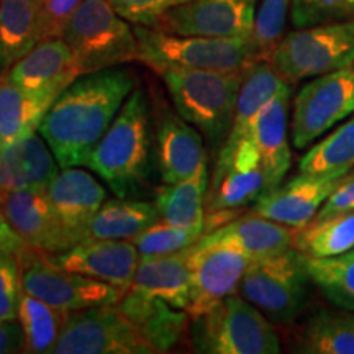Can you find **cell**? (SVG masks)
<instances>
[{
	"label": "cell",
	"instance_id": "cell-31",
	"mask_svg": "<svg viewBox=\"0 0 354 354\" xmlns=\"http://www.w3.org/2000/svg\"><path fill=\"white\" fill-rule=\"evenodd\" d=\"M69 312L24 292L19 305V322L24 331V353H53L63 333Z\"/></svg>",
	"mask_w": 354,
	"mask_h": 354
},
{
	"label": "cell",
	"instance_id": "cell-24",
	"mask_svg": "<svg viewBox=\"0 0 354 354\" xmlns=\"http://www.w3.org/2000/svg\"><path fill=\"white\" fill-rule=\"evenodd\" d=\"M56 174V158L39 133L17 145L0 146V192L46 189Z\"/></svg>",
	"mask_w": 354,
	"mask_h": 354
},
{
	"label": "cell",
	"instance_id": "cell-16",
	"mask_svg": "<svg viewBox=\"0 0 354 354\" xmlns=\"http://www.w3.org/2000/svg\"><path fill=\"white\" fill-rule=\"evenodd\" d=\"M344 174H304L264 192L253 205V214L299 230L310 223L330 194L342 184Z\"/></svg>",
	"mask_w": 354,
	"mask_h": 354
},
{
	"label": "cell",
	"instance_id": "cell-35",
	"mask_svg": "<svg viewBox=\"0 0 354 354\" xmlns=\"http://www.w3.org/2000/svg\"><path fill=\"white\" fill-rule=\"evenodd\" d=\"M310 279L336 307L354 312V248L330 258H307Z\"/></svg>",
	"mask_w": 354,
	"mask_h": 354
},
{
	"label": "cell",
	"instance_id": "cell-38",
	"mask_svg": "<svg viewBox=\"0 0 354 354\" xmlns=\"http://www.w3.org/2000/svg\"><path fill=\"white\" fill-rule=\"evenodd\" d=\"M290 20L295 28L354 20V0H292Z\"/></svg>",
	"mask_w": 354,
	"mask_h": 354
},
{
	"label": "cell",
	"instance_id": "cell-32",
	"mask_svg": "<svg viewBox=\"0 0 354 354\" xmlns=\"http://www.w3.org/2000/svg\"><path fill=\"white\" fill-rule=\"evenodd\" d=\"M307 258H330L346 253L354 248V210L312 220L295 230L294 245Z\"/></svg>",
	"mask_w": 354,
	"mask_h": 354
},
{
	"label": "cell",
	"instance_id": "cell-40",
	"mask_svg": "<svg viewBox=\"0 0 354 354\" xmlns=\"http://www.w3.org/2000/svg\"><path fill=\"white\" fill-rule=\"evenodd\" d=\"M185 2L189 0H110L115 10L120 13L123 19L135 25L149 26V28H153L166 12Z\"/></svg>",
	"mask_w": 354,
	"mask_h": 354
},
{
	"label": "cell",
	"instance_id": "cell-12",
	"mask_svg": "<svg viewBox=\"0 0 354 354\" xmlns=\"http://www.w3.org/2000/svg\"><path fill=\"white\" fill-rule=\"evenodd\" d=\"M354 113V66L323 74L300 88L292 112V143L305 149Z\"/></svg>",
	"mask_w": 354,
	"mask_h": 354
},
{
	"label": "cell",
	"instance_id": "cell-21",
	"mask_svg": "<svg viewBox=\"0 0 354 354\" xmlns=\"http://www.w3.org/2000/svg\"><path fill=\"white\" fill-rule=\"evenodd\" d=\"M115 307L136 326L141 336L151 344L154 353L169 351L189 333V313L161 299L127 290Z\"/></svg>",
	"mask_w": 354,
	"mask_h": 354
},
{
	"label": "cell",
	"instance_id": "cell-9",
	"mask_svg": "<svg viewBox=\"0 0 354 354\" xmlns=\"http://www.w3.org/2000/svg\"><path fill=\"white\" fill-rule=\"evenodd\" d=\"M17 258L24 292L64 312L115 305L127 292L97 279L68 271L53 263L48 254L26 246L17 253Z\"/></svg>",
	"mask_w": 354,
	"mask_h": 354
},
{
	"label": "cell",
	"instance_id": "cell-22",
	"mask_svg": "<svg viewBox=\"0 0 354 354\" xmlns=\"http://www.w3.org/2000/svg\"><path fill=\"white\" fill-rule=\"evenodd\" d=\"M290 84L261 110L251 128V140L256 145L261 166H263L268 190L282 183L290 167L292 153L287 138V117H289ZM266 190V192H268Z\"/></svg>",
	"mask_w": 354,
	"mask_h": 354
},
{
	"label": "cell",
	"instance_id": "cell-42",
	"mask_svg": "<svg viewBox=\"0 0 354 354\" xmlns=\"http://www.w3.org/2000/svg\"><path fill=\"white\" fill-rule=\"evenodd\" d=\"M354 210V177L346 176L342 180V184L336 187L330 197L326 198L322 209L318 210L313 220H323L328 216L346 214Z\"/></svg>",
	"mask_w": 354,
	"mask_h": 354
},
{
	"label": "cell",
	"instance_id": "cell-28",
	"mask_svg": "<svg viewBox=\"0 0 354 354\" xmlns=\"http://www.w3.org/2000/svg\"><path fill=\"white\" fill-rule=\"evenodd\" d=\"M209 166L197 174L156 189L159 218L167 223L205 234V197L209 189Z\"/></svg>",
	"mask_w": 354,
	"mask_h": 354
},
{
	"label": "cell",
	"instance_id": "cell-25",
	"mask_svg": "<svg viewBox=\"0 0 354 354\" xmlns=\"http://www.w3.org/2000/svg\"><path fill=\"white\" fill-rule=\"evenodd\" d=\"M56 99L35 95L0 74V146H12L33 136Z\"/></svg>",
	"mask_w": 354,
	"mask_h": 354
},
{
	"label": "cell",
	"instance_id": "cell-11",
	"mask_svg": "<svg viewBox=\"0 0 354 354\" xmlns=\"http://www.w3.org/2000/svg\"><path fill=\"white\" fill-rule=\"evenodd\" d=\"M251 258L232 241L203 234L190 246V320L210 312L228 295L236 294Z\"/></svg>",
	"mask_w": 354,
	"mask_h": 354
},
{
	"label": "cell",
	"instance_id": "cell-2",
	"mask_svg": "<svg viewBox=\"0 0 354 354\" xmlns=\"http://www.w3.org/2000/svg\"><path fill=\"white\" fill-rule=\"evenodd\" d=\"M120 198L145 194L151 174V117L146 94L135 88L87 165Z\"/></svg>",
	"mask_w": 354,
	"mask_h": 354
},
{
	"label": "cell",
	"instance_id": "cell-6",
	"mask_svg": "<svg viewBox=\"0 0 354 354\" xmlns=\"http://www.w3.org/2000/svg\"><path fill=\"white\" fill-rule=\"evenodd\" d=\"M189 335L197 353L277 354L281 342L272 322L238 294L190 320Z\"/></svg>",
	"mask_w": 354,
	"mask_h": 354
},
{
	"label": "cell",
	"instance_id": "cell-3",
	"mask_svg": "<svg viewBox=\"0 0 354 354\" xmlns=\"http://www.w3.org/2000/svg\"><path fill=\"white\" fill-rule=\"evenodd\" d=\"M161 74L176 112L196 127L212 148H221L232 130L245 73L166 69Z\"/></svg>",
	"mask_w": 354,
	"mask_h": 354
},
{
	"label": "cell",
	"instance_id": "cell-7",
	"mask_svg": "<svg viewBox=\"0 0 354 354\" xmlns=\"http://www.w3.org/2000/svg\"><path fill=\"white\" fill-rule=\"evenodd\" d=\"M310 279L305 256L294 246L282 253L251 261L238 292L272 323H290L308 302Z\"/></svg>",
	"mask_w": 354,
	"mask_h": 354
},
{
	"label": "cell",
	"instance_id": "cell-13",
	"mask_svg": "<svg viewBox=\"0 0 354 354\" xmlns=\"http://www.w3.org/2000/svg\"><path fill=\"white\" fill-rule=\"evenodd\" d=\"M268 190L261 158L251 136L223 143L209 180L205 210L233 212L256 202Z\"/></svg>",
	"mask_w": 354,
	"mask_h": 354
},
{
	"label": "cell",
	"instance_id": "cell-43",
	"mask_svg": "<svg viewBox=\"0 0 354 354\" xmlns=\"http://www.w3.org/2000/svg\"><path fill=\"white\" fill-rule=\"evenodd\" d=\"M19 351H24V331L20 322H0V354Z\"/></svg>",
	"mask_w": 354,
	"mask_h": 354
},
{
	"label": "cell",
	"instance_id": "cell-34",
	"mask_svg": "<svg viewBox=\"0 0 354 354\" xmlns=\"http://www.w3.org/2000/svg\"><path fill=\"white\" fill-rule=\"evenodd\" d=\"M299 169L313 176H348L354 169V113L300 158Z\"/></svg>",
	"mask_w": 354,
	"mask_h": 354
},
{
	"label": "cell",
	"instance_id": "cell-41",
	"mask_svg": "<svg viewBox=\"0 0 354 354\" xmlns=\"http://www.w3.org/2000/svg\"><path fill=\"white\" fill-rule=\"evenodd\" d=\"M82 0H41L39 2V25L41 41L48 38H61L68 24Z\"/></svg>",
	"mask_w": 354,
	"mask_h": 354
},
{
	"label": "cell",
	"instance_id": "cell-23",
	"mask_svg": "<svg viewBox=\"0 0 354 354\" xmlns=\"http://www.w3.org/2000/svg\"><path fill=\"white\" fill-rule=\"evenodd\" d=\"M190 281L192 269L190 248H187L179 253L141 258L128 290L161 299L172 307L185 310L190 297Z\"/></svg>",
	"mask_w": 354,
	"mask_h": 354
},
{
	"label": "cell",
	"instance_id": "cell-15",
	"mask_svg": "<svg viewBox=\"0 0 354 354\" xmlns=\"http://www.w3.org/2000/svg\"><path fill=\"white\" fill-rule=\"evenodd\" d=\"M0 207L13 232L30 250L55 256L77 245L57 216L46 189L0 192Z\"/></svg>",
	"mask_w": 354,
	"mask_h": 354
},
{
	"label": "cell",
	"instance_id": "cell-36",
	"mask_svg": "<svg viewBox=\"0 0 354 354\" xmlns=\"http://www.w3.org/2000/svg\"><path fill=\"white\" fill-rule=\"evenodd\" d=\"M203 233L194 232L183 227L167 223L165 220H156L153 225L131 238V243L138 251L140 258L179 253L201 240Z\"/></svg>",
	"mask_w": 354,
	"mask_h": 354
},
{
	"label": "cell",
	"instance_id": "cell-10",
	"mask_svg": "<svg viewBox=\"0 0 354 354\" xmlns=\"http://www.w3.org/2000/svg\"><path fill=\"white\" fill-rule=\"evenodd\" d=\"M53 353L56 354H151L136 326L115 305L69 312Z\"/></svg>",
	"mask_w": 354,
	"mask_h": 354
},
{
	"label": "cell",
	"instance_id": "cell-29",
	"mask_svg": "<svg viewBox=\"0 0 354 354\" xmlns=\"http://www.w3.org/2000/svg\"><path fill=\"white\" fill-rule=\"evenodd\" d=\"M287 81L268 61H259L248 68L243 74V82L238 92L236 107L232 130L225 143H236L251 135V128L266 105L276 97Z\"/></svg>",
	"mask_w": 354,
	"mask_h": 354
},
{
	"label": "cell",
	"instance_id": "cell-19",
	"mask_svg": "<svg viewBox=\"0 0 354 354\" xmlns=\"http://www.w3.org/2000/svg\"><path fill=\"white\" fill-rule=\"evenodd\" d=\"M156 161L166 184L189 179L207 166L202 133L169 109H162L156 120Z\"/></svg>",
	"mask_w": 354,
	"mask_h": 354
},
{
	"label": "cell",
	"instance_id": "cell-37",
	"mask_svg": "<svg viewBox=\"0 0 354 354\" xmlns=\"http://www.w3.org/2000/svg\"><path fill=\"white\" fill-rule=\"evenodd\" d=\"M292 0H263L258 13L254 15V28L251 35L258 61H271V57L286 37L284 28L287 12Z\"/></svg>",
	"mask_w": 354,
	"mask_h": 354
},
{
	"label": "cell",
	"instance_id": "cell-27",
	"mask_svg": "<svg viewBox=\"0 0 354 354\" xmlns=\"http://www.w3.org/2000/svg\"><path fill=\"white\" fill-rule=\"evenodd\" d=\"M294 228L264 218L258 214H251L230 220L205 234L232 241L245 251L251 261H254L289 250L294 245Z\"/></svg>",
	"mask_w": 354,
	"mask_h": 354
},
{
	"label": "cell",
	"instance_id": "cell-17",
	"mask_svg": "<svg viewBox=\"0 0 354 354\" xmlns=\"http://www.w3.org/2000/svg\"><path fill=\"white\" fill-rule=\"evenodd\" d=\"M50 258L68 271L97 279L122 290L130 289L141 259L130 240H84Z\"/></svg>",
	"mask_w": 354,
	"mask_h": 354
},
{
	"label": "cell",
	"instance_id": "cell-8",
	"mask_svg": "<svg viewBox=\"0 0 354 354\" xmlns=\"http://www.w3.org/2000/svg\"><path fill=\"white\" fill-rule=\"evenodd\" d=\"M284 81L297 84L354 66V20L287 33L269 61Z\"/></svg>",
	"mask_w": 354,
	"mask_h": 354
},
{
	"label": "cell",
	"instance_id": "cell-18",
	"mask_svg": "<svg viewBox=\"0 0 354 354\" xmlns=\"http://www.w3.org/2000/svg\"><path fill=\"white\" fill-rule=\"evenodd\" d=\"M7 76L30 94L56 99L82 73L68 43L63 38H48L13 64Z\"/></svg>",
	"mask_w": 354,
	"mask_h": 354
},
{
	"label": "cell",
	"instance_id": "cell-39",
	"mask_svg": "<svg viewBox=\"0 0 354 354\" xmlns=\"http://www.w3.org/2000/svg\"><path fill=\"white\" fill-rule=\"evenodd\" d=\"M21 294L19 258L10 251L0 250V322L19 320Z\"/></svg>",
	"mask_w": 354,
	"mask_h": 354
},
{
	"label": "cell",
	"instance_id": "cell-33",
	"mask_svg": "<svg viewBox=\"0 0 354 354\" xmlns=\"http://www.w3.org/2000/svg\"><path fill=\"white\" fill-rule=\"evenodd\" d=\"M299 346L308 354H354V312L320 310L310 318Z\"/></svg>",
	"mask_w": 354,
	"mask_h": 354
},
{
	"label": "cell",
	"instance_id": "cell-26",
	"mask_svg": "<svg viewBox=\"0 0 354 354\" xmlns=\"http://www.w3.org/2000/svg\"><path fill=\"white\" fill-rule=\"evenodd\" d=\"M41 41L38 0H0V74Z\"/></svg>",
	"mask_w": 354,
	"mask_h": 354
},
{
	"label": "cell",
	"instance_id": "cell-1",
	"mask_svg": "<svg viewBox=\"0 0 354 354\" xmlns=\"http://www.w3.org/2000/svg\"><path fill=\"white\" fill-rule=\"evenodd\" d=\"M135 86L131 71L117 66L82 74L56 97L38 133L61 169L87 165Z\"/></svg>",
	"mask_w": 354,
	"mask_h": 354
},
{
	"label": "cell",
	"instance_id": "cell-47",
	"mask_svg": "<svg viewBox=\"0 0 354 354\" xmlns=\"http://www.w3.org/2000/svg\"><path fill=\"white\" fill-rule=\"evenodd\" d=\"M254 2H256V0H254Z\"/></svg>",
	"mask_w": 354,
	"mask_h": 354
},
{
	"label": "cell",
	"instance_id": "cell-14",
	"mask_svg": "<svg viewBox=\"0 0 354 354\" xmlns=\"http://www.w3.org/2000/svg\"><path fill=\"white\" fill-rule=\"evenodd\" d=\"M254 0H189L171 8L153 28L180 37L250 38Z\"/></svg>",
	"mask_w": 354,
	"mask_h": 354
},
{
	"label": "cell",
	"instance_id": "cell-20",
	"mask_svg": "<svg viewBox=\"0 0 354 354\" xmlns=\"http://www.w3.org/2000/svg\"><path fill=\"white\" fill-rule=\"evenodd\" d=\"M46 194L76 243L86 240L88 221L107 201L104 185L91 172L79 169V166L63 167L48 184Z\"/></svg>",
	"mask_w": 354,
	"mask_h": 354
},
{
	"label": "cell",
	"instance_id": "cell-46",
	"mask_svg": "<svg viewBox=\"0 0 354 354\" xmlns=\"http://www.w3.org/2000/svg\"><path fill=\"white\" fill-rule=\"evenodd\" d=\"M38 2H41V0H38Z\"/></svg>",
	"mask_w": 354,
	"mask_h": 354
},
{
	"label": "cell",
	"instance_id": "cell-44",
	"mask_svg": "<svg viewBox=\"0 0 354 354\" xmlns=\"http://www.w3.org/2000/svg\"><path fill=\"white\" fill-rule=\"evenodd\" d=\"M24 246V241L20 240L19 234L13 232L2 207H0V250L10 251V253L17 254Z\"/></svg>",
	"mask_w": 354,
	"mask_h": 354
},
{
	"label": "cell",
	"instance_id": "cell-4",
	"mask_svg": "<svg viewBox=\"0 0 354 354\" xmlns=\"http://www.w3.org/2000/svg\"><path fill=\"white\" fill-rule=\"evenodd\" d=\"M138 61L162 73L166 69H202L218 73H245L259 63L250 38L180 37L136 25Z\"/></svg>",
	"mask_w": 354,
	"mask_h": 354
},
{
	"label": "cell",
	"instance_id": "cell-45",
	"mask_svg": "<svg viewBox=\"0 0 354 354\" xmlns=\"http://www.w3.org/2000/svg\"><path fill=\"white\" fill-rule=\"evenodd\" d=\"M348 176H351V177H354V169H353V172H349V174Z\"/></svg>",
	"mask_w": 354,
	"mask_h": 354
},
{
	"label": "cell",
	"instance_id": "cell-30",
	"mask_svg": "<svg viewBox=\"0 0 354 354\" xmlns=\"http://www.w3.org/2000/svg\"><path fill=\"white\" fill-rule=\"evenodd\" d=\"M156 220L159 212L149 202L110 198L88 221L86 240H131Z\"/></svg>",
	"mask_w": 354,
	"mask_h": 354
},
{
	"label": "cell",
	"instance_id": "cell-5",
	"mask_svg": "<svg viewBox=\"0 0 354 354\" xmlns=\"http://www.w3.org/2000/svg\"><path fill=\"white\" fill-rule=\"evenodd\" d=\"M61 38L68 43L82 74L117 68L140 57L135 30L110 0H82Z\"/></svg>",
	"mask_w": 354,
	"mask_h": 354
}]
</instances>
